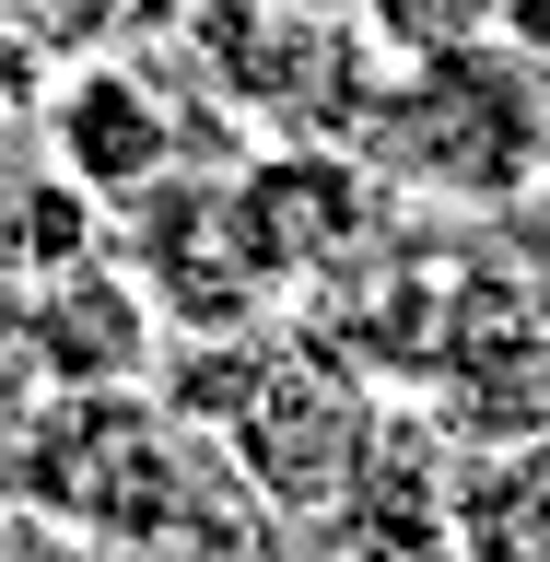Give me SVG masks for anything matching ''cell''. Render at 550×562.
Here are the masks:
<instances>
[]
</instances>
